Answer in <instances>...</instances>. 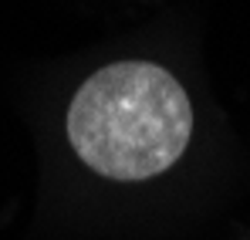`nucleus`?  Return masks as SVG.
Returning a JSON list of instances; mask_svg holds the SVG:
<instances>
[{"label": "nucleus", "mask_w": 250, "mask_h": 240, "mask_svg": "<svg viewBox=\"0 0 250 240\" xmlns=\"http://www.w3.org/2000/svg\"><path fill=\"white\" fill-rule=\"evenodd\" d=\"M193 109L183 85L149 61L95 71L71 98L68 139L84 166L108 179H149L183 156Z\"/></svg>", "instance_id": "obj_1"}]
</instances>
